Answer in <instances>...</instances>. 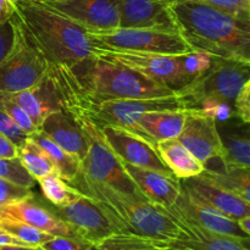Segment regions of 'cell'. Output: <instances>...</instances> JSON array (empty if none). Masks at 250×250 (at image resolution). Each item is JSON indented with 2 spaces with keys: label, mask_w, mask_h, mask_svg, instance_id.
Listing matches in <instances>:
<instances>
[{
  "label": "cell",
  "mask_w": 250,
  "mask_h": 250,
  "mask_svg": "<svg viewBox=\"0 0 250 250\" xmlns=\"http://www.w3.org/2000/svg\"><path fill=\"white\" fill-rule=\"evenodd\" d=\"M237 222H238V225H239V227H241L242 231L249 236L250 234V215L242 217V219H239Z\"/></svg>",
  "instance_id": "cell-41"
},
{
  "label": "cell",
  "mask_w": 250,
  "mask_h": 250,
  "mask_svg": "<svg viewBox=\"0 0 250 250\" xmlns=\"http://www.w3.org/2000/svg\"><path fill=\"white\" fill-rule=\"evenodd\" d=\"M103 137L122 163L172 175L159 156L155 146L141 137L114 126H99Z\"/></svg>",
  "instance_id": "cell-13"
},
{
  "label": "cell",
  "mask_w": 250,
  "mask_h": 250,
  "mask_svg": "<svg viewBox=\"0 0 250 250\" xmlns=\"http://www.w3.org/2000/svg\"><path fill=\"white\" fill-rule=\"evenodd\" d=\"M200 176L250 204L249 168L222 166V170H209L205 167Z\"/></svg>",
  "instance_id": "cell-25"
},
{
  "label": "cell",
  "mask_w": 250,
  "mask_h": 250,
  "mask_svg": "<svg viewBox=\"0 0 250 250\" xmlns=\"http://www.w3.org/2000/svg\"><path fill=\"white\" fill-rule=\"evenodd\" d=\"M0 246H14V247H33L29 246L26 242L21 241L14 234L10 233L9 231L0 226Z\"/></svg>",
  "instance_id": "cell-39"
},
{
  "label": "cell",
  "mask_w": 250,
  "mask_h": 250,
  "mask_svg": "<svg viewBox=\"0 0 250 250\" xmlns=\"http://www.w3.org/2000/svg\"><path fill=\"white\" fill-rule=\"evenodd\" d=\"M12 16L51 65L73 66L92 58L84 29L45 0H17Z\"/></svg>",
  "instance_id": "cell-2"
},
{
  "label": "cell",
  "mask_w": 250,
  "mask_h": 250,
  "mask_svg": "<svg viewBox=\"0 0 250 250\" xmlns=\"http://www.w3.org/2000/svg\"><path fill=\"white\" fill-rule=\"evenodd\" d=\"M15 42V29L11 19L0 23V63L9 55Z\"/></svg>",
  "instance_id": "cell-37"
},
{
  "label": "cell",
  "mask_w": 250,
  "mask_h": 250,
  "mask_svg": "<svg viewBox=\"0 0 250 250\" xmlns=\"http://www.w3.org/2000/svg\"><path fill=\"white\" fill-rule=\"evenodd\" d=\"M17 158L24 170L31 175L34 181H39L41 178L55 172V167H54L50 158L46 155L43 148L29 136L21 146H19Z\"/></svg>",
  "instance_id": "cell-26"
},
{
  "label": "cell",
  "mask_w": 250,
  "mask_h": 250,
  "mask_svg": "<svg viewBox=\"0 0 250 250\" xmlns=\"http://www.w3.org/2000/svg\"><path fill=\"white\" fill-rule=\"evenodd\" d=\"M165 5L176 1H190L212 6L232 16L250 22V0H161Z\"/></svg>",
  "instance_id": "cell-30"
},
{
  "label": "cell",
  "mask_w": 250,
  "mask_h": 250,
  "mask_svg": "<svg viewBox=\"0 0 250 250\" xmlns=\"http://www.w3.org/2000/svg\"><path fill=\"white\" fill-rule=\"evenodd\" d=\"M234 115L242 124L249 125L250 122V81L239 90L233 100Z\"/></svg>",
  "instance_id": "cell-34"
},
{
  "label": "cell",
  "mask_w": 250,
  "mask_h": 250,
  "mask_svg": "<svg viewBox=\"0 0 250 250\" xmlns=\"http://www.w3.org/2000/svg\"><path fill=\"white\" fill-rule=\"evenodd\" d=\"M161 209L180 229L177 238L166 241L170 246L188 250H249V238H234L214 233L185 219L172 208Z\"/></svg>",
  "instance_id": "cell-14"
},
{
  "label": "cell",
  "mask_w": 250,
  "mask_h": 250,
  "mask_svg": "<svg viewBox=\"0 0 250 250\" xmlns=\"http://www.w3.org/2000/svg\"><path fill=\"white\" fill-rule=\"evenodd\" d=\"M54 143L78 158L82 163L87 153V143L77 122L66 110L50 112L39 126Z\"/></svg>",
  "instance_id": "cell-20"
},
{
  "label": "cell",
  "mask_w": 250,
  "mask_h": 250,
  "mask_svg": "<svg viewBox=\"0 0 250 250\" xmlns=\"http://www.w3.org/2000/svg\"><path fill=\"white\" fill-rule=\"evenodd\" d=\"M89 250H164L160 241L136 236V234L115 233L95 244Z\"/></svg>",
  "instance_id": "cell-27"
},
{
  "label": "cell",
  "mask_w": 250,
  "mask_h": 250,
  "mask_svg": "<svg viewBox=\"0 0 250 250\" xmlns=\"http://www.w3.org/2000/svg\"><path fill=\"white\" fill-rule=\"evenodd\" d=\"M90 243L75 237H53L42 246L44 250H89Z\"/></svg>",
  "instance_id": "cell-35"
},
{
  "label": "cell",
  "mask_w": 250,
  "mask_h": 250,
  "mask_svg": "<svg viewBox=\"0 0 250 250\" xmlns=\"http://www.w3.org/2000/svg\"><path fill=\"white\" fill-rule=\"evenodd\" d=\"M34 142L39 144L50 158L56 175L60 176L67 183H73L81 173V160L72 154L67 153L62 148L54 143L42 129H36L29 134Z\"/></svg>",
  "instance_id": "cell-24"
},
{
  "label": "cell",
  "mask_w": 250,
  "mask_h": 250,
  "mask_svg": "<svg viewBox=\"0 0 250 250\" xmlns=\"http://www.w3.org/2000/svg\"><path fill=\"white\" fill-rule=\"evenodd\" d=\"M34 194L32 188L16 185L11 181L0 178V208L9 203L21 199H33Z\"/></svg>",
  "instance_id": "cell-33"
},
{
  "label": "cell",
  "mask_w": 250,
  "mask_h": 250,
  "mask_svg": "<svg viewBox=\"0 0 250 250\" xmlns=\"http://www.w3.org/2000/svg\"><path fill=\"white\" fill-rule=\"evenodd\" d=\"M92 56L125 66L158 84L180 90L194 82L187 73L183 55L143 53L92 45Z\"/></svg>",
  "instance_id": "cell-6"
},
{
  "label": "cell",
  "mask_w": 250,
  "mask_h": 250,
  "mask_svg": "<svg viewBox=\"0 0 250 250\" xmlns=\"http://www.w3.org/2000/svg\"><path fill=\"white\" fill-rule=\"evenodd\" d=\"M187 110L148 112L138 119L137 125L151 146L166 139L178 138L186 122Z\"/></svg>",
  "instance_id": "cell-21"
},
{
  "label": "cell",
  "mask_w": 250,
  "mask_h": 250,
  "mask_svg": "<svg viewBox=\"0 0 250 250\" xmlns=\"http://www.w3.org/2000/svg\"><path fill=\"white\" fill-rule=\"evenodd\" d=\"M250 81V63L237 60L212 58L211 66L180 92L193 98L197 105L204 98L233 103L244 84Z\"/></svg>",
  "instance_id": "cell-9"
},
{
  "label": "cell",
  "mask_w": 250,
  "mask_h": 250,
  "mask_svg": "<svg viewBox=\"0 0 250 250\" xmlns=\"http://www.w3.org/2000/svg\"><path fill=\"white\" fill-rule=\"evenodd\" d=\"M155 148L166 167L178 180L195 177L205 170V166L177 138L159 142Z\"/></svg>",
  "instance_id": "cell-22"
},
{
  "label": "cell",
  "mask_w": 250,
  "mask_h": 250,
  "mask_svg": "<svg viewBox=\"0 0 250 250\" xmlns=\"http://www.w3.org/2000/svg\"><path fill=\"white\" fill-rule=\"evenodd\" d=\"M0 132L7 137L12 143L16 144L17 146H21L24 141L27 139L28 134L24 133L19 126L14 122V120L5 114L1 109H0Z\"/></svg>",
  "instance_id": "cell-36"
},
{
  "label": "cell",
  "mask_w": 250,
  "mask_h": 250,
  "mask_svg": "<svg viewBox=\"0 0 250 250\" xmlns=\"http://www.w3.org/2000/svg\"><path fill=\"white\" fill-rule=\"evenodd\" d=\"M160 244H161V241H160ZM161 247H163V246H161ZM164 249V248H163ZM164 250H165V249H164Z\"/></svg>",
  "instance_id": "cell-44"
},
{
  "label": "cell",
  "mask_w": 250,
  "mask_h": 250,
  "mask_svg": "<svg viewBox=\"0 0 250 250\" xmlns=\"http://www.w3.org/2000/svg\"><path fill=\"white\" fill-rule=\"evenodd\" d=\"M180 181L181 187L185 192L229 219L238 221L242 217L250 215L249 203L222 189L203 176L199 175Z\"/></svg>",
  "instance_id": "cell-15"
},
{
  "label": "cell",
  "mask_w": 250,
  "mask_h": 250,
  "mask_svg": "<svg viewBox=\"0 0 250 250\" xmlns=\"http://www.w3.org/2000/svg\"><path fill=\"white\" fill-rule=\"evenodd\" d=\"M170 208H172L177 214H180L185 219L194 222L195 225L210 232L222 234V236L234 237V238H249L248 234L242 231L238 222L229 219L225 215L217 212L216 210L203 204L202 202L185 192L182 187H181V194L177 202Z\"/></svg>",
  "instance_id": "cell-17"
},
{
  "label": "cell",
  "mask_w": 250,
  "mask_h": 250,
  "mask_svg": "<svg viewBox=\"0 0 250 250\" xmlns=\"http://www.w3.org/2000/svg\"><path fill=\"white\" fill-rule=\"evenodd\" d=\"M222 154L220 156L224 167H243L250 166V139L248 129L226 127L220 131Z\"/></svg>",
  "instance_id": "cell-23"
},
{
  "label": "cell",
  "mask_w": 250,
  "mask_h": 250,
  "mask_svg": "<svg viewBox=\"0 0 250 250\" xmlns=\"http://www.w3.org/2000/svg\"><path fill=\"white\" fill-rule=\"evenodd\" d=\"M0 178L11 181V182L16 183V185L28 188H33L34 183H36V181L31 177V175L21 165L19 158H0Z\"/></svg>",
  "instance_id": "cell-32"
},
{
  "label": "cell",
  "mask_w": 250,
  "mask_h": 250,
  "mask_svg": "<svg viewBox=\"0 0 250 250\" xmlns=\"http://www.w3.org/2000/svg\"><path fill=\"white\" fill-rule=\"evenodd\" d=\"M177 139L204 166L222 154L217 121L199 107L187 110L185 126Z\"/></svg>",
  "instance_id": "cell-11"
},
{
  "label": "cell",
  "mask_w": 250,
  "mask_h": 250,
  "mask_svg": "<svg viewBox=\"0 0 250 250\" xmlns=\"http://www.w3.org/2000/svg\"><path fill=\"white\" fill-rule=\"evenodd\" d=\"M17 0H0V23L9 21L16 9Z\"/></svg>",
  "instance_id": "cell-40"
},
{
  "label": "cell",
  "mask_w": 250,
  "mask_h": 250,
  "mask_svg": "<svg viewBox=\"0 0 250 250\" xmlns=\"http://www.w3.org/2000/svg\"><path fill=\"white\" fill-rule=\"evenodd\" d=\"M161 246L165 250H188V249H183V248H177V247H172L167 243L166 241H161Z\"/></svg>",
  "instance_id": "cell-43"
},
{
  "label": "cell",
  "mask_w": 250,
  "mask_h": 250,
  "mask_svg": "<svg viewBox=\"0 0 250 250\" xmlns=\"http://www.w3.org/2000/svg\"><path fill=\"white\" fill-rule=\"evenodd\" d=\"M17 156H19V146L0 132V158L16 159Z\"/></svg>",
  "instance_id": "cell-38"
},
{
  "label": "cell",
  "mask_w": 250,
  "mask_h": 250,
  "mask_svg": "<svg viewBox=\"0 0 250 250\" xmlns=\"http://www.w3.org/2000/svg\"><path fill=\"white\" fill-rule=\"evenodd\" d=\"M15 42L9 55L0 63V92L16 93L38 84L49 73L51 63L29 42L19 22L11 17Z\"/></svg>",
  "instance_id": "cell-7"
},
{
  "label": "cell",
  "mask_w": 250,
  "mask_h": 250,
  "mask_svg": "<svg viewBox=\"0 0 250 250\" xmlns=\"http://www.w3.org/2000/svg\"><path fill=\"white\" fill-rule=\"evenodd\" d=\"M0 216L10 217L24 222L42 232L54 237H77L67 224L50 210L32 202V199H21L9 203L0 208Z\"/></svg>",
  "instance_id": "cell-19"
},
{
  "label": "cell",
  "mask_w": 250,
  "mask_h": 250,
  "mask_svg": "<svg viewBox=\"0 0 250 250\" xmlns=\"http://www.w3.org/2000/svg\"><path fill=\"white\" fill-rule=\"evenodd\" d=\"M37 182L41 186L42 193L45 199L56 208L65 207L81 194L80 190L68 185L55 172L41 178Z\"/></svg>",
  "instance_id": "cell-28"
},
{
  "label": "cell",
  "mask_w": 250,
  "mask_h": 250,
  "mask_svg": "<svg viewBox=\"0 0 250 250\" xmlns=\"http://www.w3.org/2000/svg\"><path fill=\"white\" fill-rule=\"evenodd\" d=\"M0 250H44L42 247H14L0 246Z\"/></svg>",
  "instance_id": "cell-42"
},
{
  "label": "cell",
  "mask_w": 250,
  "mask_h": 250,
  "mask_svg": "<svg viewBox=\"0 0 250 250\" xmlns=\"http://www.w3.org/2000/svg\"><path fill=\"white\" fill-rule=\"evenodd\" d=\"M122 166L149 203L156 207L168 208L177 202L181 194V181L177 177L126 163H122Z\"/></svg>",
  "instance_id": "cell-16"
},
{
  "label": "cell",
  "mask_w": 250,
  "mask_h": 250,
  "mask_svg": "<svg viewBox=\"0 0 250 250\" xmlns=\"http://www.w3.org/2000/svg\"><path fill=\"white\" fill-rule=\"evenodd\" d=\"M0 226L4 227L6 231L14 234L21 241L26 242L29 246L33 247H42L45 242L50 241L54 236L51 234L42 232L24 222L19 221V220L10 219V217H1L0 216Z\"/></svg>",
  "instance_id": "cell-29"
},
{
  "label": "cell",
  "mask_w": 250,
  "mask_h": 250,
  "mask_svg": "<svg viewBox=\"0 0 250 250\" xmlns=\"http://www.w3.org/2000/svg\"><path fill=\"white\" fill-rule=\"evenodd\" d=\"M55 215L70 226L77 238L87 243L95 244L117 233L99 204L82 192L67 205L56 208Z\"/></svg>",
  "instance_id": "cell-10"
},
{
  "label": "cell",
  "mask_w": 250,
  "mask_h": 250,
  "mask_svg": "<svg viewBox=\"0 0 250 250\" xmlns=\"http://www.w3.org/2000/svg\"><path fill=\"white\" fill-rule=\"evenodd\" d=\"M66 111L77 122L87 143V153L81 163V175L93 182L105 183L121 192L146 199L125 172L121 161L107 146L99 126L80 110L67 109Z\"/></svg>",
  "instance_id": "cell-5"
},
{
  "label": "cell",
  "mask_w": 250,
  "mask_h": 250,
  "mask_svg": "<svg viewBox=\"0 0 250 250\" xmlns=\"http://www.w3.org/2000/svg\"><path fill=\"white\" fill-rule=\"evenodd\" d=\"M85 33L90 44L95 46L167 55H183L193 51L176 31L119 27L109 31Z\"/></svg>",
  "instance_id": "cell-8"
},
{
  "label": "cell",
  "mask_w": 250,
  "mask_h": 250,
  "mask_svg": "<svg viewBox=\"0 0 250 250\" xmlns=\"http://www.w3.org/2000/svg\"><path fill=\"white\" fill-rule=\"evenodd\" d=\"M49 5L82 27L85 32H102L120 27L116 0H45Z\"/></svg>",
  "instance_id": "cell-12"
},
{
  "label": "cell",
  "mask_w": 250,
  "mask_h": 250,
  "mask_svg": "<svg viewBox=\"0 0 250 250\" xmlns=\"http://www.w3.org/2000/svg\"><path fill=\"white\" fill-rule=\"evenodd\" d=\"M167 6L176 31L193 51L250 63V22L198 2Z\"/></svg>",
  "instance_id": "cell-1"
},
{
  "label": "cell",
  "mask_w": 250,
  "mask_h": 250,
  "mask_svg": "<svg viewBox=\"0 0 250 250\" xmlns=\"http://www.w3.org/2000/svg\"><path fill=\"white\" fill-rule=\"evenodd\" d=\"M70 67L82 94L92 100L138 99L177 92L125 66L94 56Z\"/></svg>",
  "instance_id": "cell-4"
},
{
  "label": "cell",
  "mask_w": 250,
  "mask_h": 250,
  "mask_svg": "<svg viewBox=\"0 0 250 250\" xmlns=\"http://www.w3.org/2000/svg\"><path fill=\"white\" fill-rule=\"evenodd\" d=\"M116 2L120 27L176 31L168 6L161 0H116Z\"/></svg>",
  "instance_id": "cell-18"
},
{
  "label": "cell",
  "mask_w": 250,
  "mask_h": 250,
  "mask_svg": "<svg viewBox=\"0 0 250 250\" xmlns=\"http://www.w3.org/2000/svg\"><path fill=\"white\" fill-rule=\"evenodd\" d=\"M0 109L5 112L6 115H9L12 120H14L15 124L29 136L31 133H33L36 129H38L36 127V125L32 122V120L29 119L28 115L24 112V110L10 97L9 93L6 92H0Z\"/></svg>",
  "instance_id": "cell-31"
},
{
  "label": "cell",
  "mask_w": 250,
  "mask_h": 250,
  "mask_svg": "<svg viewBox=\"0 0 250 250\" xmlns=\"http://www.w3.org/2000/svg\"><path fill=\"white\" fill-rule=\"evenodd\" d=\"M73 183L102 208L117 233L136 234L154 241H172L180 236L177 225L160 207L148 200L121 192L105 183L93 182L80 173Z\"/></svg>",
  "instance_id": "cell-3"
}]
</instances>
